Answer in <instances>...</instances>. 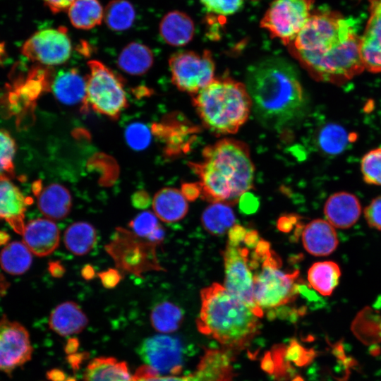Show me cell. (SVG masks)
Here are the masks:
<instances>
[{"label":"cell","instance_id":"7a4b0ae2","mask_svg":"<svg viewBox=\"0 0 381 381\" xmlns=\"http://www.w3.org/2000/svg\"><path fill=\"white\" fill-rule=\"evenodd\" d=\"M202 162L190 163L198 175L202 198L233 205L253 188L255 167L244 143L224 138L207 146Z\"/></svg>","mask_w":381,"mask_h":381},{"label":"cell","instance_id":"4fadbf2b","mask_svg":"<svg viewBox=\"0 0 381 381\" xmlns=\"http://www.w3.org/2000/svg\"><path fill=\"white\" fill-rule=\"evenodd\" d=\"M250 250L243 241L236 244L227 243L223 252L225 271L223 286L248 305L259 318H262L263 311L257 306L253 298V274L249 265Z\"/></svg>","mask_w":381,"mask_h":381},{"label":"cell","instance_id":"52a82bcc","mask_svg":"<svg viewBox=\"0 0 381 381\" xmlns=\"http://www.w3.org/2000/svg\"><path fill=\"white\" fill-rule=\"evenodd\" d=\"M158 245L138 236L133 231L118 227L104 248L119 271L142 277L143 273L149 271H165L157 260Z\"/></svg>","mask_w":381,"mask_h":381},{"label":"cell","instance_id":"ee69618b","mask_svg":"<svg viewBox=\"0 0 381 381\" xmlns=\"http://www.w3.org/2000/svg\"><path fill=\"white\" fill-rule=\"evenodd\" d=\"M121 274L118 269L109 268L107 270L99 272L97 276L105 288L113 289L122 279Z\"/></svg>","mask_w":381,"mask_h":381},{"label":"cell","instance_id":"8d00e7d4","mask_svg":"<svg viewBox=\"0 0 381 381\" xmlns=\"http://www.w3.org/2000/svg\"><path fill=\"white\" fill-rule=\"evenodd\" d=\"M150 318L156 330L167 334L179 329L183 319V313L174 303L164 301L157 303L152 309Z\"/></svg>","mask_w":381,"mask_h":381},{"label":"cell","instance_id":"681fc988","mask_svg":"<svg viewBox=\"0 0 381 381\" xmlns=\"http://www.w3.org/2000/svg\"><path fill=\"white\" fill-rule=\"evenodd\" d=\"M297 222V217L296 216H286L281 217L277 224L278 229L284 232L289 231L293 225Z\"/></svg>","mask_w":381,"mask_h":381},{"label":"cell","instance_id":"816d5d0a","mask_svg":"<svg viewBox=\"0 0 381 381\" xmlns=\"http://www.w3.org/2000/svg\"><path fill=\"white\" fill-rule=\"evenodd\" d=\"M81 275L85 280H91L95 276V271L91 265H85L81 270Z\"/></svg>","mask_w":381,"mask_h":381},{"label":"cell","instance_id":"60d3db41","mask_svg":"<svg viewBox=\"0 0 381 381\" xmlns=\"http://www.w3.org/2000/svg\"><path fill=\"white\" fill-rule=\"evenodd\" d=\"M129 226L135 235L148 239L161 225L155 213L144 211L136 215L129 222Z\"/></svg>","mask_w":381,"mask_h":381},{"label":"cell","instance_id":"30bf717a","mask_svg":"<svg viewBox=\"0 0 381 381\" xmlns=\"http://www.w3.org/2000/svg\"><path fill=\"white\" fill-rule=\"evenodd\" d=\"M360 37L356 33L322 56L307 70L316 78L329 82H344L365 68L359 51Z\"/></svg>","mask_w":381,"mask_h":381},{"label":"cell","instance_id":"bcb514c9","mask_svg":"<svg viewBox=\"0 0 381 381\" xmlns=\"http://www.w3.org/2000/svg\"><path fill=\"white\" fill-rule=\"evenodd\" d=\"M152 202L149 193L143 190L136 191L131 197L132 205L137 209H146Z\"/></svg>","mask_w":381,"mask_h":381},{"label":"cell","instance_id":"8fae6325","mask_svg":"<svg viewBox=\"0 0 381 381\" xmlns=\"http://www.w3.org/2000/svg\"><path fill=\"white\" fill-rule=\"evenodd\" d=\"M172 83L183 92L197 94L214 78L212 54L184 51L174 54L169 60Z\"/></svg>","mask_w":381,"mask_h":381},{"label":"cell","instance_id":"2e32d148","mask_svg":"<svg viewBox=\"0 0 381 381\" xmlns=\"http://www.w3.org/2000/svg\"><path fill=\"white\" fill-rule=\"evenodd\" d=\"M32 346L28 330L7 318L0 320V370L10 373L30 360Z\"/></svg>","mask_w":381,"mask_h":381},{"label":"cell","instance_id":"7c38bea8","mask_svg":"<svg viewBox=\"0 0 381 381\" xmlns=\"http://www.w3.org/2000/svg\"><path fill=\"white\" fill-rule=\"evenodd\" d=\"M231 352L207 349L196 370L186 376L162 375L144 365L133 374L135 381H231L234 375Z\"/></svg>","mask_w":381,"mask_h":381},{"label":"cell","instance_id":"9c48e42d","mask_svg":"<svg viewBox=\"0 0 381 381\" xmlns=\"http://www.w3.org/2000/svg\"><path fill=\"white\" fill-rule=\"evenodd\" d=\"M313 3L314 0H274L260 26L289 46L308 21Z\"/></svg>","mask_w":381,"mask_h":381},{"label":"cell","instance_id":"c3c4849f","mask_svg":"<svg viewBox=\"0 0 381 381\" xmlns=\"http://www.w3.org/2000/svg\"><path fill=\"white\" fill-rule=\"evenodd\" d=\"M181 191L185 198L188 201L195 200L201 194V189L199 183H183L181 186Z\"/></svg>","mask_w":381,"mask_h":381},{"label":"cell","instance_id":"e575fe53","mask_svg":"<svg viewBox=\"0 0 381 381\" xmlns=\"http://www.w3.org/2000/svg\"><path fill=\"white\" fill-rule=\"evenodd\" d=\"M135 18V8L128 0H111L104 8L103 20L112 31L121 32L129 29Z\"/></svg>","mask_w":381,"mask_h":381},{"label":"cell","instance_id":"6da1fadb","mask_svg":"<svg viewBox=\"0 0 381 381\" xmlns=\"http://www.w3.org/2000/svg\"><path fill=\"white\" fill-rule=\"evenodd\" d=\"M246 86L256 119L268 128L290 126L304 109L305 93L298 72L285 59L270 58L251 66Z\"/></svg>","mask_w":381,"mask_h":381},{"label":"cell","instance_id":"44dd1931","mask_svg":"<svg viewBox=\"0 0 381 381\" xmlns=\"http://www.w3.org/2000/svg\"><path fill=\"white\" fill-rule=\"evenodd\" d=\"M28 200L10 179H0V219L7 222L13 230L22 234Z\"/></svg>","mask_w":381,"mask_h":381},{"label":"cell","instance_id":"277c9868","mask_svg":"<svg viewBox=\"0 0 381 381\" xmlns=\"http://www.w3.org/2000/svg\"><path fill=\"white\" fill-rule=\"evenodd\" d=\"M193 101L203 124L217 135L236 133L252 109L246 85L230 78H214Z\"/></svg>","mask_w":381,"mask_h":381},{"label":"cell","instance_id":"5b68a950","mask_svg":"<svg viewBox=\"0 0 381 381\" xmlns=\"http://www.w3.org/2000/svg\"><path fill=\"white\" fill-rule=\"evenodd\" d=\"M355 33L351 20L337 11L311 13L289 47L307 69Z\"/></svg>","mask_w":381,"mask_h":381},{"label":"cell","instance_id":"7dc6e473","mask_svg":"<svg viewBox=\"0 0 381 381\" xmlns=\"http://www.w3.org/2000/svg\"><path fill=\"white\" fill-rule=\"evenodd\" d=\"M53 13L67 11L75 0H42Z\"/></svg>","mask_w":381,"mask_h":381},{"label":"cell","instance_id":"4dcf8cb0","mask_svg":"<svg viewBox=\"0 0 381 381\" xmlns=\"http://www.w3.org/2000/svg\"><path fill=\"white\" fill-rule=\"evenodd\" d=\"M67 12L71 25L80 30L94 28L104 18V8L99 0H75Z\"/></svg>","mask_w":381,"mask_h":381},{"label":"cell","instance_id":"83f0119b","mask_svg":"<svg viewBox=\"0 0 381 381\" xmlns=\"http://www.w3.org/2000/svg\"><path fill=\"white\" fill-rule=\"evenodd\" d=\"M84 381H135L127 364L111 357H99L87 365Z\"/></svg>","mask_w":381,"mask_h":381},{"label":"cell","instance_id":"5bb4252c","mask_svg":"<svg viewBox=\"0 0 381 381\" xmlns=\"http://www.w3.org/2000/svg\"><path fill=\"white\" fill-rule=\"evenodd\" d=\"M72 52L66 28L43 29L32 34L23 44L22 54L28 59L46 66L66 62Z\"/></svg>","mask_w":381,"mask_h":381},{"label":"cell","instance_id":"ac0fdd59","mask_svg":"<svg viewBox=\"0 0 381 381\" xmlns=\"http://www.w3.org/2000/svg\"><path fill=\"white\" fill-rule=\"evenodd\" d=\"M23 243L38 257L52 253L59 246L60 231L49 219L39 218L29 221L23 231Z\"/></svg>","mask_w":381,"mask_h":381},{"label":"cell","instance_id":"f35d334b","mask_svg":"<svg viewBox=\"0 0 381 381\" xmlns=\"http://www.w3.org/2000/svg\"><path fill=\"white\" fill-rule=\"evenodd\" d=\"M361 171L365 183L381 186V147L364 154L361 160Z\"/></svg>","mask_w":381,"mask_h":381},{"label":"cell","instance_id":"7bdbcfd3","mask_svg":"<svg viewBox=\"0 0 381 381\" xmlns=\"http://www.w3.org/2000/svg\"><path fill=\"white\" fill-rule=\"evenodd\" d=\"M364 217L370 228L381 231V195L373 198L365 207Z\"/></svg>","mask_w":381,"mask_h":381},{"label":"cell","instance_id":"d6a6232c","mask_svg":"<svg viewBox=\"0 0 381 381\" xmlns=\"http://www.w3.org/2000/svg\"><path fill=\"white\" fill-rule=\"evenodd\" d=\"M96 241V230L87 222H75L64 232V241L66 248L78 256L88 253L95 246Z\"/></svg>","mask_w":381,"mask_h":381},{"label":"cell","instance_id":"f1b7e54d","mask_svg":"<svg viewBox=\"0 0 381 381\" xmlns=\"http://www.w3.org/2000/svg\"><path fill=\"white\" fill-rule=\"evenodd\" d=\"M153 61V54L147 46L132 42L121 50L117 65L120 69L130 75H141L150 68Z\"/></svg>","mask_w":381,"mask_h":381},{"label":"cell","instance_id":"8992f818","mask_svg":"<svg viewBox=\"0 0 381 381\" xmlns=\"http://www.w3.org/2000/svg\"><path fill=\"white\" fill-rule=\"evenodd\" d=\"M281 267L279 257L272 250L254 260L252 267L253 298L257 306L262 311L286 305L298 294V270L286 272Z\"/></svg>","mask_w":381,"mask_h":381},{"label":"cell","instance_id":"d590c367","mask_svg":"<svg viewBox=\"0 0 381 381\" xmlns=\"http://www.w3.org/2000/svg\"><path fill=\"white\" fill-rule=\"evenodd\" d=\"M351 138L350 134L343 126L329 123L320 129L318 144L320 150L325 155L335 156L346 149Z\"/></svg>","mask_w":381,"mask_h":381},{"label":"cell","instance_id":"f6af8a7d","mask_svg":"<svg viewBox=\"0 0 381 381\" xmlns=\"http://www.w3.org/2000/svg\"><path fill=\"white\" fill-rule=\"evenodd\" d=\"M241 210L246 214L255 212L259 206V200L253 194L246 192L238 200Z\"/></svg>","mask_w":381,"mask_h":381},{"label":"cell","instance_id":"ba28073f","mask_svg":"<svg viewBox=\"0 0 381 381\" xmlns=\"http://www.w3.org/2000/svg\"><path fill=\"white\" fill-rule=\"evenodd\" d=\"M86 97L83 110L95 111L116 119L127 107V98L121 80L105 65L93 60L88 62Z\"/></svg>","mask_w":381,"mask_h":381},{"label":"cell","instance_id":"cb8c5ba5","mask_svg":"<svg viewBox=\"0 0 381 381\" xmlns=\"http://www.w3.org/2000/svg\"><path fill=\"white\" fill-rule=\"evenodd\" d=\"M88 322L87 318L73 301L58 305L51 313L49 327L61 336H68L83 331Z\"/></svg>","mask_w":381,"mask_h":381},{"label":"cell","instance_id":"e0dca14e","mask_svg":"<svg viewBox=\"0 0 381 381\" xmlns=\"http://www.w3.org/2000/svg\"><path fill=\"white\" fill-rule=\"evenodd\" d=\"M370 16L360 37L359 51L364 68L381 73V0H369Z\"/></svg>","mask_w":381,"mask_h":381},{"label":"cell","instance_id":"836d02e7","mask_svg":"<svg viewBox=\"0 0 381 381\" xmlns=\"http://www.w3.org/2000/svg\"><path fill=\"white\" fill-rule=\"evenodd\" d=\"M32 254L23 241H12L0 253V265L5 272L11 274H22L32 264Z\"/></svg>","mask_w":381,"mask_h":381},{"label":"cell","instance_id":"484cf974","mask_svg":"<svg viewBox=\"0 0 381 381\" xmlns=\"http://www.w3.org/2000/svg\"><path fill=\"white\" fill-rule=\"evenodd\" d=\"M152 205L157 218L167 223L181 220L188 210L187 200L180 190L174 188H164L157 191Z\"/></svg>","mask_w":381,"mask_h":381},{"label":"cell","instance_id":"f907efd6","mask_svg":"<svg viewBox=\"0 0 381 381\" xmlns=\"http://www.w3.org/2000/svg\"><path fill=\"white\" fill-rule=\"evenodd\" d=\"M49 271L52 277L61 278L65 274L66 269L59 261H52L49 264Z\"/></svg>","mask_w":381,"mask_h":381},{"label":"cell","instance_id":"9a60e30c","mask_svg":"<svg viewBox=\"0 0 381 381\" xmlns=\"http://www.w3.org/2000/svg\"><path fill=\"white\" fill-rule=\"evenodd\" d=\"M138 353L145 365L162 375H176L181 372L183 351L176 337L159 334L145 339Z\"/></svg>","mask_w":381,"mask_h":381},{"label":"cell","instance_id":"3957f363","mask_svg":"<svg viewBox=\"0 0 381 381\" xmlns=\"http://www.w3.org/2000/svg\"><path fill=\"white\" fill-rule=\"evenodd\" d=\"M200 298L198 329L217 340L224 349H242L258 334L260 318L223 285L214 283L202 289Z\"/></svg>","mask_w":381,"mask_h":381},{"label":"cell","instance_id":"b9f144b4","mask_svg":"<svg viewBox=\"0 0 381 381\" xmlns=\"http://www.w3.org/2000/svg\"><path fill=\"white\" fill-rule=\"evenodd\" d=\"M207 11L222 16H229L237 12L243 0H200Z\"/></svg>","mask_w":381,"mask_h":381},{"label":"cell","instance_id":"1f68e13d","mask_svg":"<svg viewBox=\"0 0 381 381\" xmlns=\"http://www.w3.org/2000/svg\"><path fill=\"white\" fill-rule=\"evenodd\" d=\"M230 206L224 202H213L203 211L201 223L208 233L221 236L235 225V214Z\"/></svg>","mask_w":381,"mask_h":381},{"label":"cell","instance_id":"ffe728a7","mask_svg":"<svg viewBox=\"0 0 381 381\" xmlns=\"http://www.w3.org/2000/svg\"><path fill=\"white\" fill-rule=\"evenodd\" d=\"M304 248L315 256H327L338 247L335 228L326 219H316L306 224L302 231Z\"/></svg>","mask_w":381,"mask_h":381},{"label":"cell","instance_id":"4316f807","mask_svg":"<svg viewBox=\"0 0 381 381\" xmlns=\"http://www.w3.org/2000/svg\"><path fill=\"white\" fill-rule=\"evenodd\" d=\"M37 196L40 212L49 219H61L70 212L72 198L69 190L59 183L42 188Z\"/></svg>","mask_w":381,"mask_h":381},{"label":"cell","instance_id":"ab89813d","mask_svg":"<svg viewBox=\"0 0 381 381\" xmlns=\"http://www.w3.org/2000/svg\"><path fill=\"white\" fill-rule=\"evenodd\" d=\"M125 138L132 149L143 150L146 149L151 142V131L145 124L133 122L126 128Z\"/></svg>","mask_w":381,"mask_h":381},{"label":"cell","instance_id":"74e56055","mask_svg":"<svg viewBox=\"0 0 381 381\" xmlns=\"http://www.w3.org/2000/svg\"><path fill=\"white\" fill-rule=\"evenodd\" d=\"M16 151V145L12 136L5 130L0 129V179L14 177Z\"/></svg>","mask_w":381,"mask_h":381},{"label":"cell","instance_id":"f546056e","mask_svg":"<svg viewBox=\"0 0 381 381\" xmlns=\"http://www.w3.org/2000/svg\"><path fill=\"white\" fill-rule=\"evenodd\" d=\"M341 272L339 265L332 260L313 263L308 271L310 286L323 296L332 295L339 284Z\"/></svg>","mask_w":381,"mask_h":381},{"label":"cell","instance_id":"f5cc1de1","mask_svg":"<svg viewBox=\"0 0 381 381\" xmlns=\"http://www.w3.org/2000/svg\"><path fill=\"white\" fill-rule=\"evenodd\" d=\"M48 378L50 381H71V379H66L64 374L57 370H52L49 373Z\"/></svg>","mask_w":381,"mask_h":381},{"label":"cell","instance_id":"603a6c76","mask_svg":"<svg viewBox=\"0 0 381 381\" xmlns=\"http://www.w3.org/2000/svg\"><path fill=\"white\" fill-rule=\"evenodd\" d=\"M159 31L167 44L181 47L189 43L195 33L193 19L186 13L174 10L166 13L160 20Z\"/></svg>","mask_w":381,"mask_h":381},{"label":"cell","instance_id":"7402d4cb","mask_svg":"<svg viewBox=\"0 0 381 381\" xmlns=\"http://www.w3.org/2000/svg\"><path fill=\"white\" fill-rule=\"evenodd\" d=\"M47 69L35 68L25 80L16 81L8 95L11 111L18 113L23 108L32 106L33 102L48 86Z\"/></svg>","mask_w":381,"mask_h":381},{"label":"cell","instance_id":"d6986e66","mask_svg":"<svg viewBox=\"0 0 381 381\" xmlns=\"http://www.w3.org/2000/svg\"><path fill=\"white\" fill-rule=\"evenodd\" d=\"M359 199L353 193L340 191L331 195L325 202L324 214L334 228L346 229L353 226L361 214Z\"/></svg>","mask_w":381,"mask_h":381},{"label":"cell","instance_id":"d4e9b609","mask_svg":"<svg viewBox=\"0 0 381 381\" xmlns=\"http://www.w3.org/2000/svg\"><path fill=\"white\" fill-rule=\"evenodd\" d=\"M54 97L66 105L85 104L86 97V78L75 69L62 71L54 78L52 85Z\"/></svg>","mask_w":381,"mask_h":381}]
</instances>
